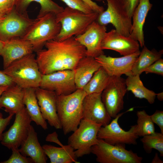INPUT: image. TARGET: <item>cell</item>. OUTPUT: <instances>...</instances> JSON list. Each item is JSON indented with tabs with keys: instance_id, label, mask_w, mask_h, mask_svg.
I'll return each mask as SVG.
<instances>
[{
	"instance_id": "6",
	"label": "cell",
	"mask_w": 163,
	"mask_h": 163,
	"mask_svg": "<svg viewBox=\"0 0 163 163\" xmlns=\"http://www.w3.org/2000/svg\"><path fill=\"white\" fill-rule=\"evenodd\" d=\"M102 125L90 120L82 119L78 128L69 137L68 144L75 151L77 158L91 153V147L97 143V135Z\"/></svg>"
},
{
	"instance_id": "2",
	"label": "cell",
	"mask_w": 163,
	"mask_h": 163,
	"mask_svg": "<svg viewBox=\"0 0 163 163\" xmlns=\"http://www.w3.org/2000/svg\"><path fill=\"white\" fill-rule=\"evenodd\" d=\"M86 95L79 89L69 94L58 95L57 113L65 135L78 128L82 118V104Z\"/></svg>"
},
{
	"instance_id": "28",
	"label": "cell",
	"mask_w": 163,
	"mask_h": 163,
	"mask_svg": "<svg viewBox=\"0 0 163 163\" xmlns=\"http://www.w3.org/2000/svg\"><path fill=\"white\" fill-rule=\"evenodd\" d=\"M32 2H37L41 6L37 18H41L49 13L56 14L62 11L64 9L62 7L59 6L52 0H17L15 8L19 13L27 12V9Z\"/></svg>"
},
{
	"instance_id": "34",
	"label": "cell",
	"mask_w": 163,
	"mask_h": 163,
	"mask_svg": "<svg viewBox=\"0 0 163 163\" xmlns=\"http://www.w3.org/2000/svg\"><path fill=\"white\" fill-rule=\"evenodd\" d=\"M120 8L132 18L133 12L138 5L139 0H116Z\"/></svg>"
},
{
	"instance_id": "36",
	"label": "cell",
	"mask_w": 163,
	"mask_h": 163,
	"mask_svg": "<svg viewBox=\"0 0 163 163\" xmlns=\"http://www.w3.org/2000/svg\"><path fill=\"white\" fill-rule=\"evenodd\" d=\"M17 0H0V15L5 16L15 7Z\"/></svg>"
},
{
	"instance_id": "26",
	"label": "cell",
	"mask_w": 163,
	"mask_h": 163,
	"mask_svg": "<svg viewBox=\"0 0 163 163\" xmlns=\"http://www.w3.org/2000/svg\"><path fill=\"white\" fill-rule=\"evenodd\" d=\"M127 91H131L135 97L145 99L151 104L155 102L156 93L144 86L140 78V75H130L125 79Z\"/></svg>"
},
{
	"instance_id": "19",
	"label": "cell",
	"mask_w": 163,
	"mask_h": 163,
	"mask_svg": "<svg viewBox=\"0 0 163 163\" xmlns=\"http://www.w3.org/2000/svg\"><path fill=\"white\" fill-rule=\"evenodd\" d=\"M33 52L31 44L22 38H14L5 42L1 56L3 58L4 69L14 62Z\"/></svg>"
},
{
	"instance_id": "22",
	"label": "cell",
	"mask_w": 163,
	"mask_h": 163,
	"mask_svg": "<svg viewBox=\"0 0 163 163\" xmlns=\"http://www.w3.org/2000/svg\"><path fill=\"white\" fill-rule=\"evenodd\" d=\"M24 89L16 85L9 87L0 97V109L9 115L15 114L24 107Z\"/></svg>"
},
{
	"instance_id": "8",
	"label": "cell",
	"mask_w": 163,
	"mask_h": 163,
	"mask_svg": "<svg viewBox=\"0 0 163 163\" xmlns=\"http://www.w3.org/2000/svg\"><path fill=\"white\" fill-rule=\"evenodd\" d=\"M120 113L108 124L102 126L97 133L98 139L103 140L106 142L113 145H120L125 147V144L136 145L139 136L136 131V125L132 126L130 129L126 131L123 129L118 123L119 118L128 111Z\"/></svg>"
},
{
	"instance_id": "16",
	"label": "cell",
	"mask_w": 163,
	"mask_h": 163,
	"mask_svg": "<svg viewBox=\"0 0 163 163\" xmlns=\"http://www.w3.org/2000/svg\"><path fill=\"white\" fill-rule=\"evenodd\" d=\"M101 93L86 95L82 104V118L104 126L111 121V118L102 101Z\"/></svg>"
},
{
	"instance_id": "23",
	"label": "cell",
	"mask_w": 163,
	"mask_h": 163,
	"mask_svg": "<svg viewBox=\"0 0 163 163\" xmlns=\"http://www.w3.org/2000/svg\"><path fill=\"white\" fill-rule=\"evenodd\" d=\"M101 67L100 63L94 57L85 56L82 58L74 70L77 89H82Z\"/></svg>"
},
{
	"instance_id": "1",
	"label": "cell",
	"mask_w": 163,
	"mask_h": 163,
	"mask_svg": "<svg viewBox=\"0 0 163 163\" xmlns=\"http://www.w3.org/2000/svg\"><path fill=\"white\" fill-rule=\"evenodd\" d=\"M46 49L36 52V60L42 75L75 69L86 56V49L73 36L63 41L52 39L45 45Z\"/></svg>"
},
{
	"instance_id": "3",
	"label": "cell",
	"mask_w": 163,
	"mask_h": 163,
	"mask_svg": "<svg viewBox=\"0 0 163 163\" xmlns=\"http://www.w3.org/2000/svg\"><path fill=\"white\" fill-rule=\"evenodd\" d=\"M99 14H86L80 11L66 7L56 14V21L61 24L58 35L53 40L61 41L83 33L89 26L96 21Z\"/></svg>"
},
{
	"instance_id": "18",
	"label": "cell",
	"mask_w": 163,
	"mask_h": 163,
	"mask_svg": "<svg viewBox=\"0 0 163 163\" xmlns=\"http://www.w3.org/2000/svg\"><path fill=\"white\" fill-rule=\"evenodd\" d=\"M35 93L42 116L50 125L57 129H62L57 113L58 95L54 91L42 88L35 89Z\"/></svg>"
},
{
	"instance_id": "12",
	"label": "cell",
	"mask_w": 163,
	"mask_h": 163,
	"mask_svg": "<svg viewBox=\"0 0 163 163\" xmlns=\"http://www.w3.org/2000/svg\"><path fill=\"white\" fill-rule=\"evenodd\" d=\"M32 121L24 107L15 114L13 125L9 129L3 133L1 143L9 149L18 148L27 136Z\"/></svg>"
},
{
	"instance_id": "44",
	"label": "cell",
	"mask_w": 163,
	"mask_h": 163,
	"mask_svg": "<svg viewBox=\"0 0 163 163\" xmlns=\"http://www.w3.org/2000/svg\"><path fill=\"white\" fill-rule=\"evenodd\" d=\"M156 97H157L159 100L161 101H162L163 99V92L158 94H156Z\"/></svg>"
},
{
	"instance_id": "35",
	"label": "cell",
	"mask_w": 163,
	"mask_h": 163,
	"mask_svg": "<svg viewBox=\"0 0 163 163\" xmlns=\"http://www.w3.org/2000/svg\"><path fill=\"white\" fill-rule=\"evenodd\" d=\"M144 72L146 74L153 73L163 76V59L161 58L156 61L147 68Z\"/></svg>"
},
{
	"instance_id": "10",
	"label": "cell",
	"mask_w": 163,
	"mask_h": 163,
	"mask_svg": "<svg viewBox=\"0 0 163 163\" xmlns=\"http://www.w3.org/2000/svg\"><path fill=\"white\" fill-rule=\"evenodd\" d=\"M127 90L125 79L121 76H110L101 93L102 101L108 114L115 118L124 108V97Z\"/></svg>"
},
{
	"instance_id": "42",
	"label": "cell",
	"mask_w": 163,
	"mask_h": 163,
	"mask_svg": "<svg viewBox=\"0 0 163 163\" xmlns=\"http://www.w3.org/2000/svg\"><path fill=\"white\" fill-rule=\"evenodd\" d=\"M152 163H163V161L159 157L158 153H156L151 162Z\"/></svg>"
},
{
	"instance_id": "4",
	"label": "cell",
	"mask_w": 163,
	"mask_h": 163,
	"mask_svg": "<svg viewBox=\"0 0 163 163\" xmlns=\"http://www.w3.org/2000/svg\"><path fill=\"white\" fill-rule=\"evenodd\" d=\"M2 71L23 89L39 87L42 74L33 53L14 62Z\"/></svg>"
},
{
	"instance_id": "5",
	"label": "cell",
	"mask_w": 163,
	"mask_h": 163,
	"mask_svg": "<svg viewBox=\"0 0 163 163\" xmlns=\"http://www.w3.org/2000/svg\"><path fill=\"white\" fill-rule=\"evenodd\" d=\"M56 14L49 13L35 21L22 38L32 45L34 51L42 49L48 41L54 39L59 33L61 24L56 20Z\"/></svg>"
},
{
	"instance_id": "32",
	"label": "cell",
	"mask_w": 163,
	"mask_h": 163,
	"mask_svg": "<svg viewBox=\"0 0 163 163\" xmlns=\"http://www.w3.org/2000/svg\"><path fill=\"white\" fill-rule=\"evenodd\" d=\"M18 148L11 149L12 154L7 160L1 162V163H34L30 158L25 156L19 152Z\"/></svg>"
},
{
	"instance_id": "24",
	"label": "cell",
	"mask_w": 163,
	"mask_h": 163,
	"mask_svg": "<svg viewBox=\"0 0 163 163\" xmlns=\"http://www.w3.org/2000/svg\"><path fill=\"white\" fill-rule=\"evenodd\" d=\"M58 147L50 145H44L42 147L50 159L51 163H79L77 160L75 151L70 145Z\"/></svg>"
},
{
	"instance_id": "17",
	"label": "cell",
	"mask_w": 163,
	"mask_h": 163,
	"mask_svg": "<svg viewBox=\"0 0 163 163\" xmlns=\"http://www.w3.org/2000/svg\"><path fill=\"white\" fill-rule=\"evenodd\" d=\"M139 42L130 37L118 33L115 29L106 32L102 40L101 48L103 50H111L125 56L139 50Z\"/></svg>"
},
{
	"instance_id": "9",
	"label": "cell",
	"mask_w": 163,
	"mask_h": 163,
	"mask_svg": "<svg viewBox=\"0 0 163 163\" xmlns=\"http://www.w3.org/2000/svg\"><path fill=\"white\" fill-rule=\"evenodd\" d=\"M35 21L29 17L27 12H18L14 7L0 23V39L5 42L14 38H22Z\"/></svg>"
},
{
	"instance_id": "14",
	"label": "cell",
	"mask_w": 163,
	"mask_h": 163,
	"mask_svg": "<svg viewBox=\"0 0 163 163\" xmlns=\"http://www.w3.org/2000/svg\"><path fill=\"white\" fill-rule=\"evenodd\" d=\"M140 51L120 57L107 56L104 54L94 58L106 72L110 76H121L125 74L127 76L132 75L133 64Z\"/></svg>"
},
{
	"instance_id": "15",
	"label": "cell",
	"mask_w": 163,
	"mask_h": 163,
	"mask_svg": "<svg viewBox=\"0 0 163 163\" xmlns=\"http://www.w3.org/2000/svg\"><path fill=\"white\" fill-rule=\"evenodd\" d=\"M106 31V26L94 21L83 33L75 37L76 40L85 47L86 56L94 58L104 54L101 44Z\"/></svg>"
},
{
	"instance_id": "40",
	"label": "cell",
	"mask_w": 163,
	"mask_h": 163,
	"mask_svg": "<svg viewBox=\"0 0 163 163\" xmlns=\"http://www.w3.org/2000/svg\"><path fill=\"white\" fill-rule=\"evenodd\" d=\"M82 0L88 5L94 12L100 14L104 11V8L103 6L98 5L96 2L91 0Z\"/></svg>"
},
{
	"instance_id": "46",
	"label": "cell",
	"mask_w": 163,
	"mask_h": 163,
	"mask_svg": "<svg viewBox=\"0 0 163 163\" xmlns=\"http://www.w3.org/2000/svg\"><path fill=\"white\" fill-rule=\"evenodd\" d=\"M5 16L0 15V23L3 20Z\"/></svg>"
},
{
	"instance_id": "37",
	"label": "cell",
	"mask_w": 163,
	"mask_h": 163,
	"mask_svg": "<svg viewBox=\"0 0 163 163\" xmlns=\"http://www.w3.org/2000/svg\"><path fill=\"white\" fill-rule=\"evenodd\" d=\"M150 117L153 122L158 126L163 134V111L157 110Z\"/></svg>"
},
{
	"instance_id": "41",
	"label": "cell",
	"mask_w": 163,
	"mask_h": 163,
	"mask_svg": "<svg viewBox=\"0 0 163 163\" xmlns=\"http://www.w3.org/2000/svg\"><path fill=\"white\" fill-rule=\"evenodd\" d=\"M46 140L47 141L56 143L60 146L63 145L58 139V134L56 132L49 134L46 138Z\"/></svg>"
},
{
	"instance_id": "30",
	"label": "cell",
	"mask_w": 163,
	"mask_h": 163,
	"mask_svg": "<svg viewBox=\"0 0 163 163\" xmlns=\"http://www.w3.org/2000/svg\"><path fill=\"white\" fill-rule=\"evenodd\" d=\"M137 124L136 131L139 137L153 134L155 132L154 123L152 120L150 116L144 110L137 111Z\"/></svg>"
},
{
	"instance_id": "13",
	"label": "cell",
	"mask_w": 163,
	"mask_h": 163,
	"mask_svg": "<svg viewBox=\"0 0 163 163\" xmlns=\"http://www.w3.org/2000/svg\"><path fill=\"white\" fill-rule=\"evenodd\" d=\"M39 87L54 91L57 95L71 94L77 89L74 70H63L42 75Z\"/></svg>"
},
{
	"instance_id": "29",
	"label": "cell",
	"mask_w": 163,
	"mask_h": 163,
	"mask_svg": "<svg viewBox=\"0 0 163 163\" xmlns=\"http://www.w3.org/2000/svg\"><path fill=\"white\" fill-rule=\"evenodd\" d=\"M110 76L101 67L84 86L83 89L86 94L102 93L107 86Z\"/></svg>"
},
{
	"instance_id": "11",
	"label": "cell",
	"mask_w": 163,
	"mask_h": 163,
	"mask_svg": "<svg viewBox=\"0 0 163 163\" xmlns=\"http://www.w3.org/2000/svg\"><path fill=\"white\" fill-rule=\"evenodd\" d=\"M106 1L107 9L99 14L96 21L101 25L111 24L118 33L129 37L132 28V18L120 8L116 0Z\"/></svg>"
},
{
	"instance_id": "20",
	"label": "cell",
	"mask_w": 163,
	"mask_h": 163,
	"mask_svg": "<svg viewBox=\"0 0 163 163\" xmlns=\"http://www.w3.org/2000/svg\"><path fill=\"white\" fill-rule=\"evenodd\" d=\"M152 6L149 0H139L132 15V28L129 37L137 41L142 48L145 46L143 26L148 13Z\"/></svg>"
},
{
	"instance_id": "7",
	"label": "cell",
	"mask_w": 163,
	"mask_h": 163,
	"mask_svg": "<svg viewBox=\"0 0 163 163\" xmlns=\"http://www.w3.org/2000/svg\"><path fill=\"white\" fill-rule=\"evenodd\" d=\"M91 153L100 163H141L143 160L142 157L125 146L112 145L101 139L91 147Z\"/></svg>"
},
{
	"instance_id": "39",
	"label": "cell",
	"mask_w": 163,
	"mask_h": 163,
	"mask_svg": "<svg viewBox=\"0 0 163 163\" xmlns=\"http://www.w3.org/2000/svg\"><path fill=\"white\" fill-rule=\"evenodd\" d=\"M14 115L13 114L9 115L5 118H3V117H0V141L2 139L3 131L9 124Z\"/></svg>"
},
{
	"instance_id": "27",
	"label": "cell",
	"mask_w": 163,
	"mask_h": 163,
	"mask_svg": "<svg viewBox=\"0 0 163 163\" xmlns=\"http://www.w3.org/2000/svg\"><path fill=\"white\" fill-rule=\"evenodd\" d=\"M138 57L134 63L132 75H140L145 69L156 61L161 58L163 50L158 51L154 49L149 50L145 45Z\"/></svg>"
},
{
	"instance_id": "21",
	"label": "cell",
	"mask_w": 163,
	"mask_h": 163,
	"mask_svg": "<svg viewBox=\"0 0 163 163\" xmlns=\"http://www.w3.org/2000/svg\"><path fill=\"white\" fill-rule=\"evenodd\" d=\"M18 149L24 156L30 158L34 163H46V155L38 141L37 133L33 126L30 125L28 135Z\"/></svg>"
},
{
	"instance_id": "38",
	"label": "cell",
	"mask_w": 163,
	"mask_h": 163,
	"mask_svg": "<svg viewBox=\"0 0 163 163\" xmlns=\"http://www.w3.org/2000/svg\"><path fill=\"white\" fill-rule=\"evenodd\" d=\"M16 85L11 77L0 70V87H10Z\"/></svg>"
},
{
	"instance_id": "47",
	"label": "cell",
	"mask_w": 163,
	"mask_h": 163,
	"mask_svg": "<svg viewBox=\"0 0 163 163\" xmlns=\"http://www.w3.org/2000/svg\"><path fill=\"white\" fill-rule=\"evenodd\" d=\"M95 0L99 2H102V1H105V0L106 1V0Z\"/></svg>"
},
{
	"instance_id": "45",
	"label": "cell",
	"mask_w": 163,
	"mask_h": 163,
	"mask_svg": "<svg viewBox=\"0 0 163 163\" xmlns=\"http://www.w3.org/2000/svg\"><path fill=\"white\" fill-rule=\"evenodd\" d=\"M4 43L5 42L2 41L0 39V56H1Z\"/></svg>"
},
{
	"instance_id": "33",
	"label": "cell",
	"mask_w": 163,
	"mask_h": 163,
	"mask_svg": "<svg viewBox=\"0 0 163 163\" xmlns=\"http://www.w3.org/2000/svg\"><path fill=\"white\" fill-rule=\"evenodd\" d=\"M65 3L68 7L80 11L86 14L93 12L90 7L82 0H61Z\"/></svg>"
},
{
	"instance_id": "43",
	"label": "cell",
	"mask_w": 163,
	"mask_h": 163,
	"mask_svg": "<svg viewBox=\"0 0 163 163\" xmlns=\"http://www.w3.org/2000/svg\"><path fill=\"white\" fill-rule=\"evenodd\" d=\"M9 87L8 86H5L0 87V97L3 93V92L7 89ZM0 117H2L3 115L0 112Z\"/></svg>"
},
{
	"instance_id": "31",
	"label": "cell",
	"mask_w": 163,
	"mask_h": 163,
	"mask_svg": "<svg viewBox=\"0 0 163 163\" xmlns=\"http://www.w3.org/2000/svg\"><path fill=\"white\" fill-rule=\"evenodd\" d=\"M141 141L144 150L148 153H151L152 149L157 150L160 155L163 156V134L155 132L142 137Z\"/></svg>"
},
{
	"instance_id": "25",
	"label": "cell",
	"mask_w": 163,
	"mask_h": 163,
	"mask_svg": "<svg viewBox=\"0 0 163 163\" xmlns=\"http://www.w3.org/2000/svg\"><path fill=\"white\" fill-rule=\"evenodd\" d=\"M35 88L24 89V103L27 111L32 121L44 130L48 129L46 120L41 114L35 93Z\"/></svg>"
}]
</instances>
